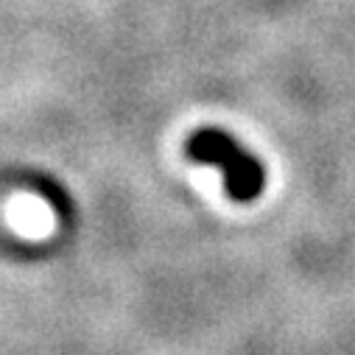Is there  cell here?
I'll use <instances>...</instances> for the list:
<instances>
[{
    "mask_svg": "<svg viewBox=\"0 0 355 355\" xmlns=\"http://www.w3.org/2000/svg\"><path fill=\"white\" fill-rule=\"evenodd\" d=\"M188 157L213 165L224 176V188L235 202H252L263 191V165L232 135L221 129H202L188 140Z\"/></svg>",
    "mask_w": 355,
    "mask_h": 355,
    "instance_id": "1",
    "label": "cell"
}]
</instances>
